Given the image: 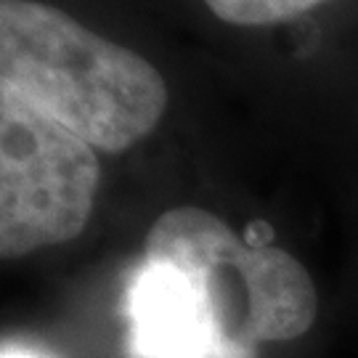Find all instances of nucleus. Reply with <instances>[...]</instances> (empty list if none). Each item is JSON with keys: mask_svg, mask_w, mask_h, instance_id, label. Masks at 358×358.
Listing matches in <instances>:
<instances>
[{"mask_svg": "<svg viewBox=\"0 0 358 358\" xmlns=\"http://www.w3.org/2000/svg\"><path fill=\"white\" fill-rule=\"evenodd\" d=\"M316 310L300 260L189 205L154 220L128 294L136 358H260L257 345L297 340Z\"/></svg>", "mask_w": 358, "mask_h": 358, "instance_id": "nucleus-1", "label": "nucleus"}, {"mask_svg": "<svg viewBox=\"0 0 358 358\" xmlns=\"http://www.w3.org/2000/svg\"><path fill=\"white\" fill-rule=\"evenodd\" d=\"M0 88L106 154L146 138L167 109L165 80L143 56L40 0H0Z\"/></svg>", "mask_w": 358, "mask_h": 358, "instance_id": "nucleus-2", "label": "nucleus"}, {"mask_svg": "<svg viewBox=\"0 0 358 358\" xmlns=\"http://www.w3.org/2000/svg\"><path fill=\"white\" fill-rule=\"evenodd\" d=\"M101 167L96 149L0 88V255L16 260L85 229Z\"/></svg>", "mask_w": 358, "mask_h": 358, "instance_id": "nucleus-3", "label": "nucleus"}, {"mask_svg": "<svg viewBox=\"0 0 358 358\" xmlns=\"http://www.w3.org/2000/svg\"><path fill=\"white\" fill-rule=\"evenodd\" d=\"M324 0H205L217 19L239 27H266L297 19Z\"/></svg>", "mask_w": 358, "mask_h": 358, "instance_id": "nucleus-4", "label": "nucleus"}, {"mask_svg": "<svg viewBox=\"0 0 358 358\" xmlns=\"http://www.w3.org/2000/svg\"><path fill=\"white\" fill-rule=\"evenodd\" d=\"M3 358H45L43 353H35L29 348H19L13 343H3Z\"/></svg>", "mask_w": 358, "mask_h": 358, "instance_id": "nucleus-5", "label": "nucleus"}]
</instances>
